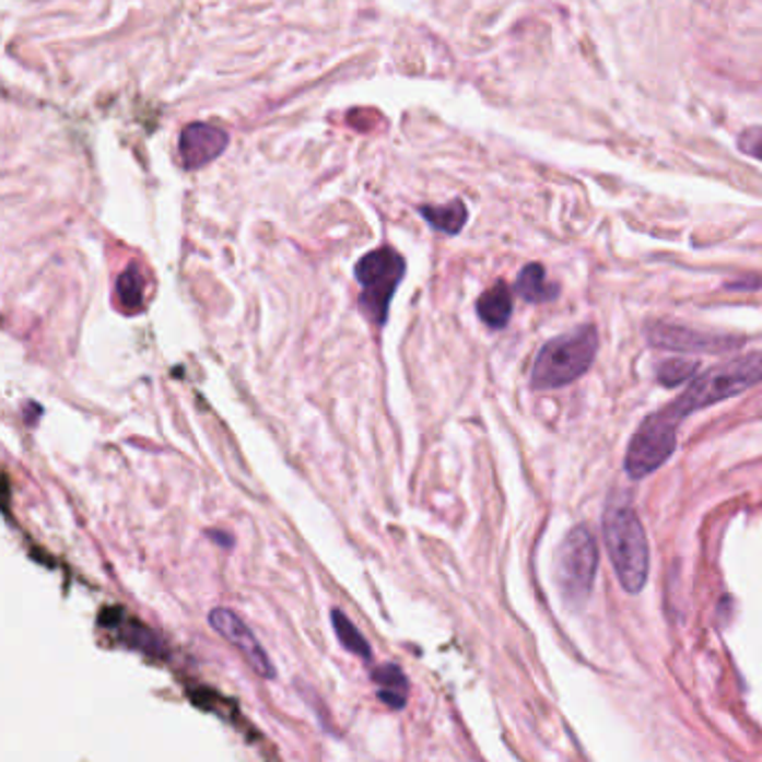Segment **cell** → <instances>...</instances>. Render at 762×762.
Listing matches in <instances>:
<instances>
[{
  "mask_svg": "<svg viewBox=\"0 0 762 762\" xmlns=\"http://www.w3.org/2000/svg\"><path fill=\"white\" fill-rule=\"evenodd\" d=\"M603 541L622 588L640 593L648 577V541L633 507H608L603 515Z\"/></svg>",
  "mask_w": 762,
  "mask_h": 762,
  "instance_id": "7a4b0ae2",
  "label": "cell"
},
{
  "mask_svg": "<svg viewBox=\"0 0 762 762\" xmlns=\"http://www.w3.org/2000/svg\"><path fill=\"white\" fill-rule=\"evenodd\" d=\"M597 575V543L586 528H575L556 550V579L568 601L588 599Z\"/></svg>",
  "mask_w": 762,
  "mask_h": 762,
  "instance_id": "5b68a950",
  "label": "cell"
},
{
  "mask_svg": "<svg viewBox=\"0 0 762 762\" xmlns=\"http://www.w3.org/2000/svg\"><path fill=\"white\" fill-rule=\"evenodd\" d=\"M695 370H697V363H693V361H682V359L667 361V363L659 365L657 380L667 387H676V385L687 383L695 374Z\"/></svg>",
  "mask_w": 762,
  "mask_h": 762,
  "instance_id": "2e32d148",
  "label": "cell"
},
{
  "mask_svg": "<svg viewBox=\"0 0 762 762\" xmlns=\"http://www.w3.org/2000/svg\"><path fill=\"white\" fill-rule=\"evenodd\" d=\"M758 383H762V351L736 355V359L693 378V383L671 405H667L665 412L680 423L684 417L729 400Z\"/></svg>",
  "mask_w": 762,
  "mask_h": 762,
  "instance_id": "6da1fadb",
  "label": "cell"
},
{
  "mask_svg": "<svg viewBox=\"0 0 762 762\" xmlns=\"http://www.w3.org/2000/svg\"><path fill=\"white\" fill-rule=\"evenodd\" d=\"M408 265L398 250L383 246L359 260L353 269L355 282L361 284V309L374 325H385L389 316L391 297L405 278Z\"/></svg>",
  "mask_w": 762,
  "mask_h": 762,
  "instance_id": "277c9868",
  "label": "cell"
},
{
  "mask_svg": "<svg viewBox=\"0 0 762 762\" xmlns=\"http://www.w3.org/2000/svg\"><path fill=\"white\" fill-rule=\"evenodd\" d=\"M515 291L526 300V302H550L559 295V286L548 282L546 278V269L537 262L528 265L521 269L519 278H517V284H515Z\"/></svg>",
  "mask_w": 762,
  "mask_h": 762,
  "instance_id": "7c38bea8",
  "label": "cell"
},
{
  "mask_svg": "<svg viewBox=\"0 0 762 762\" xmlns=\"http://www.w3.org/2000/svg\"><path fill=\"white\" fill-rule=\"evenodd\" d=\"M678 425L680 423H676L665 410L655 412L642 423L626 449L624 468L629 477L644 479L667 464L669 456L676 452Z\"/></svg>",
  "mask_w": 762,
  "mask_h": 762,
  "instance_id": "8992f818",
  "label": "cell"
},
{
  "mask_svg": "<svg viewBox=\"0 0 762 762\" xmlns=\"http://www.w3.org/2000/svg\"><path fill=\"white\" fill-rule=\"evenodd\" d=\"M477 314L479 318L492 327V329H503L511 323L513 316V293L503 282H496L492 289H488L479 302H477Z\"/></svg>",
  "mask_w": 762,
  "mask_h": 762,
  "instance_id": "8fae6325",
  "label": "cell"
},
{
  "mask_svg": "<svg viewBox=\"0 0 762 762\" xmlns=\"http://www.w3.org/2000/svg\"><path fill=\"white\" fill-rule=\"evenodd\" d=\"M421 215L430 226L445 235L461 233L468 222V209L461 199H454L445 207H421Z\"/></svg>",
  "mask_w": 762,
  "mask_h": 762,
  "instance_id": "4fadbf2b",
  "label": "cell"
},
{
  "mask_svg": "<svg viewBox=\"0 0 762 762\" xmlns=\"http://www.w3.org/2000/svg\"><path fill=\"white\" fill-rule=\"evenodd\" d=\"M117 297L128 314L143 307V276L137 265H130L117 280Z\"/></svg>",
  "mask_w": 762,
  "mask_h": 762,
  "instance_id": "9a60e30c",
  "label": "cell"
},
{
  "mask_svg": "<svg viewBox=\"0 0 762 762\" xmlns=\"http://www.w3.org/2000/svg\"><path fill=\"white\" fill-rule=\"evenodd\" d=\"M372 682L376 684V695L383 704L394 711L405 708L410 700V680L398 665H380L372 671Z\"/></svg>",
  "mask_w": 762,
  "mask_h": 762,
  "instance_id": "30bf717a",
  "label": "cell"
},
{
  "mask_svg": "<svg viewBox=\"0 0 762 762\" xmlns=\"http://www.w3.org/2000/svg\"><path fill=\"white\" fill-rule=\"evenodd\" d=\"M228 145V132L211 124H190L179 137V157L186 171L204 168Z\"/></svg>",
  "mask_w": 762,
  "mask_h": 762,
  "instance_id": "9c48e42d",
  "label": "cell"
},
{
  "mask_svg": "<svg viewBox=\"0 0 762 762\" xmlns=\"http://www.w3.org/2000/svg\"><path fill=\"white\" fill-rule=\"evenodd\" d=\"M599 336L593 325L579 327L571 333L548 340L532 367V389H556L566 387L593 365Z\"/></svg>",
  "mask_w": 762,
  "mask_h": 762,
  "instance_id": "3957f363",
  "label": "cell"
},
{
  "mask_svg": "<svg viewBox=\"0 0 762 762\" xmlns=\"http://www.w3.org/2000/svg\"><path fill=\"white\" fill-rule=\"evenodd\" d=\"M646 336L655 347H665L673 351H697V353H723L727 349H738L745 340L702 333L689 327L671 325V323H650L646 327Z\"/></svg>",
  "mask_w": 762,
  "mask_h": 762,
  "instance_id": "ba28073f",
  "label": "cell"
},
{
  "mask_svg": "<svg viewBox=\"0 0 762 762\" xmlns=\"http://www.w3.org/2000/svg\"><path fill=\"white\" fill-rule=\"evenodd\" d=\"M331 624H333L336 637H338V642L342 644L344 650L359 655L363 659L372 657L370 642L363 637V633L359 629L351 624V620L340 611V608H333V611H331Z\"/></svg>",
  "mask_w": 762,
  "mask_h": 762,
  "instance_id": "5bb4252c",
  "label": "cell"
},
{
  "mask_svg": "<svg viewBox=\"0 0 762 762\" xmlns=\"http://www.w3.org/2000/svg\"><path fill=\"white\" fill-rule=\"evenodd\" d=\"M209 624L244 655L250 669L260 678L265 680L276 678V667L271 663L269 653L262 648V644L258 642L256 635H253V631L244 624V620L237 613H233L231 608H215V611L209 613Z\"/></svg>",
  "mask_w": 762,
  "mask_h": 762,
  "instance_id": "52a82bcc",
  "label": "cell"
},
{
  "mask_svg": "<svg viewBox=\"0 0 762 762\" xmlns=\"http://www.w3.org/2000/svg\"><path fill=\"white\" fill-rule=\"evenodd\" d=\"M738 150L742 152V155L762 162V126L747 128V130L738 137Z\"/></svg>",
  "mask_w": 762,
  "mask_h": 762,
  "instance_id": "e0dca14e",
  "label": "cell"
}]
</instances>
